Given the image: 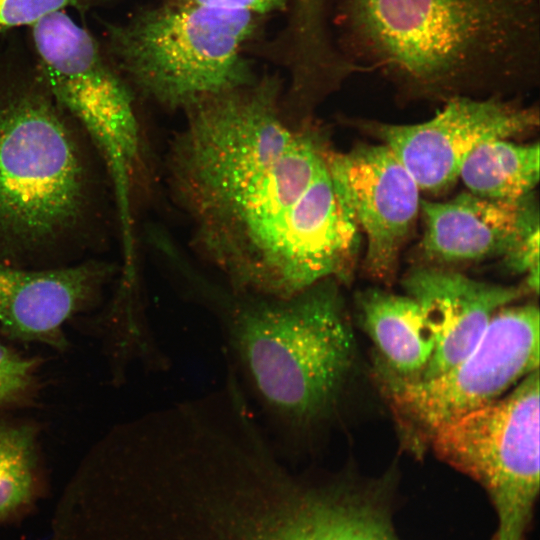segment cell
<instances>
[{
  "mask_svg": "<svg viewBox=\"0 0 540 540\" xmlns=\"http://www.w3.org/2000/svg\"><path fill=\"white\" fill-rule=\"evenodd\" d=\"M166 158L197 254L237 292L290 298L353 279L360 231L336 192L320 128L265 78L185 110Z\"/></svg>",
  "mask_w": 540,
  "mask_h": 540,
  "instance_id": "cell-1",
  "label": "cell"
},
{
  "mask_svg": "<svg viewBox=\"0 0 540 540\" xmlns=\"http://www.w3.org/2000/svg\"><path fill=\"white\" fill-rule=\"evenodd\" d=\"M185 296L218 327L236 376L276 453L288 464L333 424L353 373L356 339L340 283L290 298L237 292L183 273Z\"/></svg>",
  "mask_w": 540,
  "mask_h": 540,
  "instance_id": "cell-2",
  "label": "cell"
},
{
  "mask_svg": "<svg viewBox=\"0 0 540 540\" xmlns=\"http://www.w3.org/2000/svg\"><path fill=\"white\" fill-rule=\"evenodd\" d=\"M343 56L410 98L536 80L540 0H337Z\"/></svg>",
  "mask_w": 540,
  "mask_h": 540,
  "instance_id": "cell-3",
  "label": "cell"
},
{
  "mask_svg": "<svg viewBox=\"0 0 540 540\" xmlns=\"http://www.w3.org/2000/svg\"><path fill=\"white\" fill-rule=\"evenodd\" d=\"M80 132L40 77L0 86V260L84 239L96 186Z\"/></svg>",
  "mask_w": 540,
  "mask_h": 540,
  "instance_id": "cell-4",
  "label": "cell"
},
{
  "mask_svg": "<svg viewBox=\"0 0 540 540\" xmlns=\"http://www.w3.org/2000/svg\"><path fill=\"white\" fill-rule=\"evenodd\" d=\"M257 15L173 1L108 24V52L145 96L185 110L254 81L243 48Z\"/></svg>",
  "mask_w": 540,
  "mask_h": 540,
  "instance_id": "cell-5",
  "label": "cell"
},
{
  "mask_svg": "<svg viewBox=\"0 0 540 540\" xmlns=\"http://www.w3.org/2000/svg\"><path fill=\"white\" fill-rule=\"evenodd\" d=\"M40 78L97 150L112 187L120 233L134 231V189L143 167V138L130 89L96 39L66 11L31 27Z\"/></svg>",
  "mask_w": 540,
  "mask_h": 540,
  "instance_id": "cell-6",
  "label": "cell"
},
{
  "mask_svg": "<svg viewBox=\"0 0 540 540\" xmlns=\"http://www.w3.org/2000/svg\"><path fill=\"white\" fill-rule=\"evenodd\" d=\"M539 369V309L509 305L492 318L469 355L427 379H404L375 363L402 445L422 456L434 435L463 416L499 399Z\"/></svg>",
  "mask_w": 540,
  "mask_h": 540,
  "instance_id": "cell-7",
  "label": "cell"
},
{
  "mask_svg": "<svg viewBox=\"0 0 540 540\" xmlns=\"http://www.w3.org/2000/svg\"><path fill=\"white\" fill-rule=\"evenodd\" d=\"M430 447L486 490L498 519L492 540H526L539 492V369L440 429Z\"/></svg>",
  "mask_w": 540,
  "mask_h": 540,
  "instance_id": "cell-8",
  "label": "cell"
},
{
  "mask_svg": "<svg viewBox=\"0 0 540 540\" xmlns=\"http://www.w3.org/2000/svg\"><path fill=\"white\" fill-rule=\"evenodd\" d=\"M424 233L419 250L428 264L451 266L500 258L509 272L539 290V209L534 194L490 199L469 191L434 202L421 200Z\"/></svg>",
  "mask_w": 540,
  "mask_h": 540,
  "instance_id": "cell-9",
  "label": "cell"
},
{
  "mask_svg": "<svg viewBox=\"0 0 540 540\" xmlns=\"http://www.w3.org/2000/svg\"><path fill=\"white\" fill-rule=\"evenodd\" d=\"M538 126L537 107L498 95L453 96L434 117L416 124L360 121V127L390 148L420 191L435 194L458 179L463 161L479 144L525 135Z\"/></svg>",
  "mask_w": 540,
  "mask_h": 540,
  "instance_id": "cell-10",
  "label": "cell"
},
{
  "mask_svg": "<svg viewBox=\"0 0 540 540\" xmlns=\"http://www.w3.org/2000/svg\"><path fill=\"white\" fill-rule=\"evenodd\" d=\"M328 164L341 203L365 234V273L390 285L420 212L416 181L383 143L361 144L347 152L331 149Z\"/></svg>",
  "mask_w": 540,
  "mask_h": 540,
  "instance_id": "cell-11",
  "label": "cell"
},
{
  "mask_svg": "<svg viewBox=\"0 0 540 540\" xmlns=\"http://www.w3.org/2000/svg\"><path fill=\"white\" fill-rule=\"evenodd\" d=\"M402 284L420 306L434 337L432 356L416 379L434 377L462 361L478 344L494 315L530 293L524 284H494L452 268L423 264L412 268Z\"/></svg>",
  "mask_w": 540,
  "mask_h": 540,
  "instance_id": "cell-12",
  "label": "cell"
},
{
  "mask_svg": "<svg viewBox=\"0 0 540 540\" xmlns=\"http://www.w3.org/2000/svg\"><path fill=\"white\" fill-rule=\"evenodd\" d=\"M109 274L96 261L28 269L0 260V330L18 340L63 345V327Z\"/></svg>",
  "mask_w": 540,
  "mask_h": 540,
  "instance_id": "cell-13",
  "label": "cell"
},
{
  "mask_svg": "<svg viewBox=\"0 0 540 540\" xmlns=\"http://www.w3.org/2000/svg\"><path fill=\"white\" fill-rule=\"evenodd\" d=\"M296 479L274 458L246 464L221 497L206 540H294Z\"/></svg>",
  "mask_w": 540,
  "mask_h": 540,
  "instance_id": "cell-14",
  "label": "cell"
},
{
  "mask_svg": "<svg viewBox=\"0 0 540 540\" xmlns=\"http://www.w3.org/2000/svg\"><path fill=\"white\" fill-rule=\"evenodd\" d=\"M362 328L378 353L376 363L404 379L426 368L434 337L418 303L406 295L368 289L358 295Z\"/></svg>",
  "mask_w": 540,
  "mask_h": 540,
  "instance_id": "cell-15",
  "label": "cell"
},
{
  "mask_svg": "<svg viewBox=\"0 0 540 540\" xmlns=\"http://www.w3.org/2000/svg\"><path fill=\"white\" fill-rule=\"evenodd\" d=\"M539 144L492 139L476 146L463 161L458 178L477 196L515 200L533 193L539 182Z\"/></svg>",
  "mask_w": 540,
  "mask_h": 540,
  "instance_id": "cell-16",
  "label": "cell"
},
{
  "mask_svg": "<svg viewBox=\"0 0 540 540\" xmlns=\"http://www.w3.org/2000/svg\"><path fill=\"white\" fill-rule=\"evenodd\" d=\"M34 430L0 419V522L28 508L36 496Z\"/></svg>",
  "mask_w": 540,
  "mask_h": 540,
  "instance_id": "cell-17",
  "label": "cell"
},
{
  "mask_svg": "<svg viewBox=\"0 0 540 540\" xmlns=\"http://www.w3.org/2000/svg\"><path fill=\"white\" fill-rule=\"evenodd\" d=\"M107 0H0V32L32 26L42 18L67 8L89 9Z\"/></svg>",
  "mask_w": 540,
  "mask_h": 540,
  "instance_id": "cell-18",
  "label": "cell"
},
{
  "mask_svg": "<svg viewBox=\"0 0 540 540\" xmlns=\"http://www.w3.org/2000/svg\"><path fill=\"white\" fill-rule=\"evenodd\" d=\"M35 362L0 343V404L11 401L30 385Z\"/></svg>",
  "mask_w": 540,
  "mask_h": 540,
  "instance_id": "cell-19",
  "label": "cell"
},
{
  "mask_svg": "<svg viewBox=\"0 0 540 540\" xmlns=\"http://www.w3.org/2000/svg\"><path fill=\"white\" fill-rule=\"evenodd\" d=\"M176 2L225 9L247 11L261 16L285 9L289 0H173Z\"/></svg>",
  "mask_w": 540,
  "mask_h": 540,
  "instance_id": "cell-20",
  "label": "cell"
},
{
  "mask_svg": "<svg viewBox=\"0 0 540 540\" xmlns=\"http://www.w3.org/2000/svg\"><path fill=\"white\" fill-rule=\"evenodd\" d=\"M294 4L303 10H317L326 5L328 0H292Z\"/></svg>",
  "mask_w": 540,
  "mask_h": 540,
  "instance_id": "cell-21",
  "label": "cell"
}]
</instances>
